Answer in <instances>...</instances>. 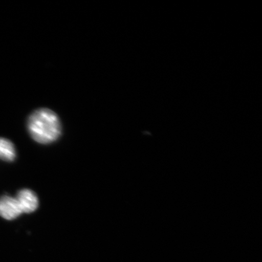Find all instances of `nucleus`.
<instances>
[{
  "mask_svg": "<svg viewBox=\"0 0 262 262\" xmlns=\"http://www.w3.org/2000/svg\"><path fill=\"white\" fill-rule=\"evenodd\" d=\"M28 128L32 138L41 144L55 142L61 132L57 114L48 109H40L33 113L29 117Z\"/></svg>",
  "mask_w": 262,
  "mask_h": 262,
  "instance_id": "obj_1",
  "label": "nucleus"
},
{
  "mask_svg": "<svg viewBox=\"0 0 262 262\" xmlns=\"http://www.w3.org/2000/svg\"><path fill=\"white\" fill-rule=\"evenodd\" d=\"M23 214L16 198L8 195L0 198V216L8 221L14 220Z\"/></svg>",
  "mask_w": 262,
  "mask_h": 262,
  "instance_id": "obj_2",
  "label": "nucleus"
},
{
  "mask_svg": "<svg viewBox=\"0 0 262 262\" xmlns=\"http://www.w3.org/2000/svg\"><path fill=\"white\" fill-rule=\"evenodd\" d=\"M23 213L30 214L37 210L39 202L37 195L30 189L20 190L16 196Z\"/></svg>",
  "mask_w": 262,
  "mask_h": 262,
  "instance_id": "obj_3",
  "label": "nucleus"
},
{
  "mask_svg": "<svg viewBox=\"0 0 262 262\" xmlns=\"http://www.w3.org/2000/svg\"><path fill=\"white\" fill-rule=\"evenodd\" d=\"M15 157L14 144L8 139L0 137V159L6 162H12Z\"/></svg>",
  "mask_w": 262,
  "mask_h": 262,
  "instance_id": "obj_4",
  "label": "nucleus"
}]
</instances>
